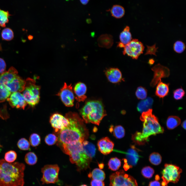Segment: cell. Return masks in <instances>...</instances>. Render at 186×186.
Here are the masks:
<instances>
[{
    "instance_id": "6da1fadb",
    "label": "cell",
    "mask_w": 186,
    "mask_h": 186,
    "mask_svg": "<svg viewBox=\"0 0 186 186\" xmlns=\"http://www.w3.org/2000/svg\"><path fill=\"white\" fill-rule=\"evenodd\" d=\"M65 115L69 119V123L59 131V141L62 144H71L87 139L89 132L83 120L75 112H69Z\"/></svg>"
},
{
    "instance_id": "7a4b0ae2",
    "label": "cell",
    "mask_w": 186,
    "mask_h": 186,
    "mask_svg": "<svg viewBox=\"0 0 186 186\" xmlns=\"http://www.w3.org/2000/svg\"><path fill=\"white\" fill-rule=\"evenodd\" d=\"M25 165L0 159V186H23Z\"/></svg>"
},
{
    "instance_id": "3957f363",
    "label": "cell",
    "mask_w": 186,
    "mask_h": 186,
    "mask_svg": "<svg viewBox=\"0 0 186 186\" xmlns=\"http://www.w3.org/2000/svg\"><path fill=\"white\" fill-rule=\"evenodd\" d=\"M152 111L151 109L142 113L140 119L143 122L142 131H137L132 136V140L138 144H144L149 141L150 136L164 133V128L159 124L157 118L152 114Z\"/></svg>"
},
{
    "instance_id": "277c9868",
    "label": "cell",
    "mask_w": 186,
    "mask_h": 186,
    "mask_svg": "<svg viewBox=\"0 0 186 186\" xmlns=\"http://www.w3.org/2000/svg\"><path fill=\"white\" fill-rule=\"evenodd\" d=\"M84 122L99 125L103 118L107 115L102 102L98 100L87 102L80 111Z\"/></svg>"
},
{
    "instance_id": "5b68a950",
    "label": "cell",
    "mask_w": 186,
    "mask_h": 186,
    "mask_svg": "<svg viewBox=\"0 0 186 186\" xmlns=\"http://www.w3.org/2000/svg\"><path fill=\"white\" fill-rule=\"evenodd\" d=\"M26 84L22 94L27 104L33 107L38 103L40 87L35 84V80L30 78L26 80Z\"/></svg>"
},
{
    "instance_id": "8992f818",
    "label": "cell",
    "mask_w": 186,
    "mask_h": 186,
    "mask_svg": "<svg viewBox=\"0 0 186 186\" xmlns=\"http://www.w3.org/2000/svg\"><path fill=\"white\" fill-rule=\"evenodd\" d=\"M182 171L179 167L172 164H165L161 172L162 186H167L169 182L176 183L179 180Z\"/></svg>"
},
{
    "instance_id": "52a82bcc",
    "label": "cell",
    "mask_w": 186,
    "mask_h": 186,
    "mask_svg": "<svg viewBox=\"0 0 186 186\" xmlns=\"http://www.w3.org/2000/svg\"><path fill=\"white\" fill-rule=\"evenodd\" d=\"M110 181V186H138L136 180L122 170L111 175Z\"/></svg>"
},
{
    "instance_id": "ba28073f",
    "label": "cell",
    "mask_w": 186,
    "mask_h": 186,
    "mask_svg": "<svg viewBox=\"0 0 186 186\" xmlns=\"http://www.w3.org/2000/svg\"><path fill=\"white\" fill-rule=\"evenodd\" d=\"M72 164H75L78 171L86 169L89 167L91 159L84 152L82 145L73 152L69 155Z\"/></svg>"
},
{
    "instance_id": "9c48e42d",
    "label": "cell",
    "mask_w": 186,
    "mask_h": 186,
    "mask_svg": "<svg viewBox=\"0 0 186 186\" xmlns=\"http://www.w3.org/2000/svg\"><path fill=\"white\" fill-rule=\"evenodd\" d=\"M59 168L56 164L45 165L41 169L43 176L41 181L43 184L54 183L58 180Z\"/></svg>"
},
{
    "instance_id": "30bf717a",
    "label": "cell",
    "mask_w": 186,
    "mask_h": 186,
    "mask_svg": "<svg viewBox=\"0 0 186 186\" xmlns=\"http://www.w3.org/2000/svg\"><path fill=\"white\" fill-rule=\"evenodd\" d=\"M123 48V53L124 55L126 54L133 59H137L143 53L144 47L138 40L133 39Z\"/></svg>"
},
{
    "instance_id": "8fae6325",
    "label": "cell",
    "mask_w": 186,
    "mask_h": 186,
    "mask_svg": "<svg viewBox=\"0 0 186 186\" xmlns=\"http://www.w3.org/2000/svg\"><path fill=\"white\" fill-rule=\"evenodd\" d=\"M138 151V150L134 145H132L125 153L126 158L123 159V168L125 171L132 167L137 164L140 157Z\"/></svg>"
},
{
    "instance_id": "7c38bea8",
    "label": "cell",
    "mask_w": 186,
    "mask_h": 186,
    "mask_svg": "<svg viewBox=\"0 0 186 186\" xmlns=\"http://www.w3.org/2000/svg\"><path fill=\"white\" fill-rule=\"evenodd\" d=\"M57 95L60 96L66 106L72 107L73 106L74 96L71 84L68 85L65 83L63 87Z\"/></svg>"
},
{
    "instance_id": "4fadbf2b",
    "label": "cell",
    "mask_w": 186,
    "mask_h": 186,
    "mask_svg": "<svg viewBox=\"0 0 186 186\" xmlns=\"http://www.w3.org/2000/svg\"><path fill=\"white\" fill-rule=\"evenodd\" d=\"M50 123L55 132L60 131L67 126L69 123L68 118L58 113L52 115L50 117Z\"/></svg>"
},
{
    "instance_id": "5bb4252c",
    "label": "cell",
    "mask_w": 186,
    "mask_h": 186,
    "mask_svg": "<svg viewBox=\"0 0 186 186\" xmlns=\"http://www.w3.org/2000/svg\"><path fill=\"white\" fill-rule=\"evenodd\" d=\"M151 69L154 72L153 77L150 83V86L152 87H154L158 82L161 81V78L168 77L170 74L169 69L159 64L155 65Z\"/></svg>"
},
{
    "instance_id": "9a60e30c",
    "label": "cell",
    "mask_w": 186,
    "mask_h": 186,
    "mask_svg": "<svg viewBox=\"0 0 186 186\" xmlns=\"http://www.w3.org/2000/svg\"><path fill=\"white\" fill-rule=\"evenodd\" d=\"M7 100L12 107L17 109L24 110L27 104L23 94L19 92L12 93Z\"/></svg>"
},
{
    "instance_id": "2e32d148",
    "label": "cell",
    "mask_w": 186,
    "mask_h": 186,
    "mask_svg": "<svg viewBox=\"0 0 186 186\" xmlns=\"http://www.w3.org/2000/svg\"><path fill=\"white\" fill-rule=\"evenodd\" d=\"M26 84V81L18 75L10 82L5 85L11 93L15 92H20L25 89Z\"/></svg>"
},
{
    "instance_id": "e0dca14e",
    "label": "cell",
    "mask_w": 186,
    "mask_h": 186,
    "mask_svg": "<svg viewBox=\"0 0 186 186\" xmlns=\"http://www.w3.org/2000/svg\"><path fill=\"white\" fill-rule=\"evenodd\" d=\"M114 144L107 137L103 138L97 142L99 150L104 155H107L111 153L113 150Z\"/></svg>"
},
{
    "instance_id": "ac0fdd59",
    "label": "cell",
    "mask_w": 186,
    "mask_h": 186,
    "mask_svg": "<svg viewBox=\"0 0 186 186\" xmlns=\"http://www.w3.org/2000/svg\"><path fill=\"white\" fill-rule=\"evenodd\" d=\"M105 74L109 81L111 83H117L121 80L122 74L118 68H112L108 69L105 71Z\"/></svg>"
},
{
    "instance_id": "d6986e66",
    "label": "cell",
    "mask_w": 186,
    "mask_h": 186,
    "mask_svg": "<svg viewBox=\"0 0 186 186\" xmlns=\"http://www.w3.org/2000/svg\"><path fill=\"white\" fill-rule=\"evenodd\" d=\"M87 90V87L84 83L79 82L75 86L74 91L75 94V99L78 102H84L87 97L85 95Z\"/></svg>"
},
{
    "instance_id": "ffe728a7",
    "label": "cell",
    "mask_w": 186,
    "mask_h": 186,
    "mask_svg": "<svg viewBox=\"0 0 186 186\" xmlns=\"http://www.w3.org/2000/svg\"><path fill=\"white\" fill-rule=\"evenodd\" d=\"M17 70L13 67H11L7 71L0 74V84L6 85L11 81L18 75Z\"/></svg>"
},
{
    "instance_id": "44dd1931",
    "label": "cell",
    "mask_w": 186,
    "mask_h": 186,
    "mask_svg": "<svg viewBox=\"0 0 186 186\" xmlns=\"http://www.w3.org/2000/svg\"><path fill=\"white\" fill-rule=\"evenodd\" d=\"M119 39L120 41L117 45V47L119 48H124L131 41V35L128 26H126L121 33Z\"/></svg>"
},
{
    "instance_id": "7402d4cb",
    "label": "cell",
    "mask_w": 186,
    "mask_h": 186,
    "mask_svg": "<svg viewBox=\"0 0 186 186\" xmlns=\"http://www.w3.org/2000/svg\"><path fill=\"white\" fill-rule=\"evenodd\" d=\"M97 41L99 47L107 49L111 48L113 43V37L107 34L101 35L98 38Z\"/></svg>"
},
{
    "instance_id": "603a6c76",
    "label": "cell",
    "mask_w": 186,
    "mask_h": 186,
    "mask_svg": "<svg viewBox=\"0 0 186 186\" xmlns=\"http://www.w3.org/2000/svg\"><path fill=\"white\" fill-rule=\"evenodd\" d=\"M82 146L85 153L92 160L96 153V148L95 145L88 141L84 140L82 142Z\"/></svg>"
},
{
    "instance_id": "cb8c5ba5",
    "label": "cell",
    "mask_w": 186,
    "mask_h": 186,
    "mask_svg": "<svg viewBox=\"0 0 186 186\" xmlns=\"http://www.w3.org/2000/svg\"><path fill=\"white\" fill-rule=\"evenodd\" d=\"M169 85L161 81L159 82L156 88V95L162 98L167 95L169 91Z\"/></svg>"
},
{
    "instance_id": "d4e9b609",
    "label": "cell",
    "mask_w": 186,
    "mask_h": 186,
    "mask_svg": "<svg viewBox=\"0 0 186 186\" xmlns=\"http://www.w3.org/2000/svg\"><path fill=\"white\" fill-rule=\"evenodd\" d=\"M153 102V99L150 97H148L146 99L141 101L137 105V110L141 113L147 111L151 109Z\"/></svg>"
},
{
    "instance_id": "484cf974",
    "label": "cell",
    "mask_w": 186,
    "mask_h": 186,
    "mask_svg": "<svg viewBox=\"0 0 186 186\" xmlns=\"http://www.w3.org/2000/svg\"><path fill=\"white\" fill-rule=\"evenodd\" d=\"M110 132L113 134L116 138L121 139L123 138L125 135V130L121 126H111L109 129Z\"/></svg>"
},
{
    "instance_id": "4316f807",
    "label": "cell",
    "mask_w": 186,
    "mask_h": 186,
    "mask_svg": "<svg viewBox=\"0 0 186 186\" xmlns=\"http://www.w3.org/2000/svg\"><path fill=\"white\" fill-rule=\"evenodd\" d=\"M88 176L93 180L103 181L105 178V175L103 170L99 168H96L93 170L91 173H89Z\"/></svg>"
},
{
    "instance_id": "83f0119b",
    "label": "cell",
    "mask_w": 186,
    "mask_h": 186,
    "mask_svg": "<svg viewBox=\"0 0 186 186\" xmlns=\"http://www.w3.org/2000/svg\"><path fill=\"white\" fill-rule=\"evenodd\" d=\"M181 122V119L178 117L171 116H169L167 119L166 126L168 129H172L178 126Z\"/></svg>"
},
{
    "instance_id": "f1b7e54d",
    "label": "cell",
    "mask_w": 186,
    "mask_h": 186,
    "mask_svg": "<svg viewBox=\"0 0 186 186\" xmlns=\"http://www.w3.org/2000/svg\"><path fill=\"white\" fill-rule=\"evenodd\" d=\"M112 16L117 18H120L123 16L125 13L123 7L119 5L113 6L111 10Z\"/></svg>"
},
{
    "instance_id": "f546056e",
    "label": "cell",
    "mask_w": 186,
    "mask_h": 186,
    "mask_svg": "<svg viewBox=\"0 0 186 186\" xmlns=\"http://www.w3.org/2000/svg\"><path fill=\"white\" fill-rule=\"evenodd\" d=\"M120 160L116 157L111 158L109 161L108 165L109 169L113 171L119 169L121 166Z\"/></svg>"
},
{
    "instance_id": "4dcf8cb0",
    "label": "cell",
    "mask_w": 186,
    "mask_h": 186,
    "mask_svg": "<svg viewBox=\"0 0 186 186\" xmlns=\"http://www.w3.org/2000/svg\"><path fill=\"white\" fill-rule=\"evenodd\" d=\"M11 94L4 85L0 84V103L4 102Z\"/></svg>"
},
{
    "instance_id": "1f68e13d",
    "label": "cell",
    "mask_w": 186,
    "mask_h": 186,
    "mask_svg": "<svg viewBox=\"0 0 186 186\" xmlns=\"http://www.w3.org/2000/svg\"><path fill=\"white\" fill-rule=\"evenodd\" d=\"M25 160L26 163L29 165H33L37 162V158L33 152H29L25 155Z\"/></svg>"
},
{
    "instance_id": "d6a6232c",
    "label": "cell",
    "mask_w": 186,
    "mask_h": 186,
    "mask_svg": "<svg viewBox=\"0 0 186 186\" xmlns=\"http://www.w3.org/2000/svg\"><path fill=\"white\" fill-rule=\"evenodd\" d=\"M161 157L160 154L157 152H153L149 157V160L153 165H158L161 162Z\"/></svg>"
},
{
    "instance_id": "836d02e7",
    "label": "cell",
    "mask_w": 186,
    "mask_h": 186,
    "mask_svg": "<svg viewBox=\"0 0 186 186\" xmlns=\"http://www.w3.org/2000/svg\"><path fill=\"white\" fill-rule=\"evenodd\" d=\"M10 15L8 11H5L0 9V27H5L6 24L9 21L8 17Z\"/></svg>"
},
{
    "instance_id": "e575fe53",
    "label": "cell",
    "mask_w": 186,
    "mask_h": 186,
    "mask_svg": "<svg viewBox=\"0 0 186 186\" xmlns=\"http://www.w3.org/2000/svg\"><path fill=\"white\" fill-rule=\"evenodd\" d=\"M18 147L23 150H30V143L25 138H22L18 141L17 143Z\"/></svg>"
},
{
    "instance_id": "d590c367",
    "label": "cell",
    "mask_w": 186,
    "mask_h": 186,
    "mask_svg": "<svg viewBox=\"0 0 186 186\" xmlns=\"http://www.w3.org/2000/svg\"><path fill=\"white\" fill-rule=\"evenodd\" d=\"M1 36L3 39L7 41H10L14 37L13 33L10 28H5L3 30Z\"/></svg>"
},
{
    "instance_id": "8d00e7d4",
    "label": "cell",
    "mask_w": 186,
    "mask_h": 186,
    "mask_svg": "<svg viewBox=\"0 0 186 186\" xmlns=\"http://www.w3.org/2000/svg\"><path fill=\"white\" fill-rule=\"evenodd\" d=\"M17 157V154L16 152L13 150H10L5 153L4 159L7 162L12 163L16 160Z\"/></svg>"
},
{
    "instance_id": "74e56055",
    "label": "cell",
    "mask_w": 186,
    "mask_h": 186,
    "mask_svg": "<svg viewBox=\"0 0 186 186\" xmlns=\"http://www.w3.org/2000/svg\"><path fill=\"white\" fill-rule=\"evenodd\" d=\"M30 143L33 147L38 146L41 142V138L37 134L33 133L32 134L29 138Z\"/></svg>"
},
{
    "instance_id": "f35d334b",
    "label": "cell",
    "mask_w": 186,
    "mask_h": 186,
    "mask_svg": "<svg viewBox=\"0 0 186 186\" xmlns=\"http://www.w3.org/2000/svg\"><path fill=\"white\" fill-rule=\"evenodd\" d=\"M147 92L144 88L140 86L138 87L135 92L136 95L138 99H144L147 96Z\"/></svg>"
},
{
    "instance_id": "ab89813d",
    "label": "cell",
    "mask_w": 186,
    "mask_h": 186,
    "mask_svg": "<svg viewBox=\"0 0 186 186\" xmlns=\"http://www.w3.org/2000/svg\"><path fill=\"white\" fill-rule=\"evenodd\" d=\"M141 173L143 176L149 179L151 178L154 173V171L152 167L149 166H146L143 168Z\"/></svg>"
},
{
    "instance_id": "60d3db41",
    "label": "cell",
    "mask_w": 186,
    "mask_h": 186,
    "mask_svg": "<svg viewBox=\"0 0 186 186\" xmlns=\"http://www.w3.org/2000/svg\"><path fill=\"white\" fill-rule=\"evenodd\" d=\"M57 137L54 134H50L47 135L45 138V143L48 145L54 144L58 140Z\"/></svg>"
},
{
    "instance_id": "b9f144b4",
    "label": "cell",
    "mask_w": 186,
    "mask_h": 186,
    "mask_svg": "<svg viewBox=\"0 0 186 186\" xmlns=\"http://www.w3.org/2000/svg\"><path fill=\"white\" fill-rule=\"evenodd\" d=\"M184 44L181 41L176 42L174 45V49L176 52L180 53L183 52L185 48Z\"/></svg>"
},
{
    "instance_id": "7bdbcfd3",
    "label": "cell",
    "mask_w": 186,
    "mask_h": 186,
    "mask_svg": "<svg viewBox=\"0 0 186 186\" xmlns=\"http://www.w3.org/2000/svg\"><path fill=\"white\" fill-rule=\"evenodd\" d=\"M185 92L182 88L177 89L173 92V97L176 100L182 99L184 96Z\"/></svg>"
},
{
    "instance_id": "ee69618b",
    "label": "cell",
    "mask_w": 186,
    "mask_h": 186,
    "mask_svg": "<svg viewBox=\"0 0 186 186\" xmlns=\"http://www.w3.org/2000/svg\"><path fill=\"white\" fill-rule=\"evenodd\" d=\"M6 64L4 60L0 58V74L5 71Z\"/></svg>"
},
{
    "instance_id": "f6af8a7d",
    "label": "cell",
    "mask_w": 186,
    "mask_h": 186,
    "mask_svg": "<svg viewBox=\"0 0 186 186\" xmlns=\"http://www.w3.org/2000/svg\"><path fill=\"white\" fill-rule=\"evenodd\" d=\"M91 185V186H105V184L102 181L92 180Z\"/></svg>"
},
{
    "instance_id": "bcb514c9",
    "label": "cell",
    "mask_w": 186,
    "mask_h": 186,
    "mask_svg": "<svg viewBox=\"0 0 186 186\" xmlns=\"http://www.w3.org/2000/svg\"><path fill=\"white\" fill-rule=\"evenodd\" d=\"M157 48L155 47V45H154L151 47H148V49L146 54H152L155 55V52Z\"/></svg>"
},
{
    "instance_id": "7dc6e473",
    "label": "cell",
    "mask_w": 186,
    "mask_h": 186,
    "mask_svg": "<svg viewBox=\"0 0 186 186\" xmlns=\"http://www.w3.org/2000/svg\"><path fill=\"white\" fill-rule=\"evenodd\" d=\"M149 186H161L160 183L157 180L150 182Z\"/></svg>"
},
{
    "instance_id": "c3c4849f",
    "label": "cell",
    "mask_w": 186,
    "mask_h": 186,
    "mask_svg": "<svg viewBox=\"0 0 186 186\" xmlns=\"http://www.w3.org/2000/svg\"><path fill=\"white\" fill-rule=\"evenodd\" d=\"M81 2L83 4L86 5L88 3L90 0H80Z\"/></svg>"
},
{
    "instance_id": "681fc988",
    "label": "cell",
    "mask_w": 186,
    "mask_h": 186,
    "mask_svg": "<svg viewBox=\"0 0 186 186\" xmlns=\"http://www.w3.org/2000/svg\"><path fill=\"white\" fill-rule=\"evenodd\" d=\"M186 120L184 121L182 124V127L185 130L186 129Z\"/></svg>"
},
{
    "instance_id": "f907efd6",
    "label": "cell",
    "mask_w": 186,
    "mask_h": 186,
    "mask_svg": "<svg viewBox=\"0 0 186 186\" xmlns=\"http://www.w3.org/2000/svg\"><path fill=\"white\" fill-rule=\"evenodd\" d=\"M33 38V36L30 35L29 36V40H31Z\"/></svg>"
},
{
    "instance_id": "816d5d0a",
    "label": "cell",
    "mask_w": 186,
    "mask_h": 186,
    "mask_svg": "<svg viewBox=\"0 0 186 186\" xmlns=\"http://www.w3.org/2000/svg\"><path fill=\"white\" fill-rule=\"evenodd\" d=\"M61 47L63 48H64L65 47V45L64 44H62L61 45Z\"/></svg>"
},
{
    "instance_id": "f5cc1de1",
    "label": "cell",
    "mask_w": 186,
    "mask_h": 186,
    "mask_svg": "<svg viewBox=\"0 0 186 186\" xmlns=\"http://www.w3.org/2000/svg\"><path fill=\"white\" fill-rule=\"evenodd\" d=\"M80 186H87L85 184H82V185H80Z\"/></svg>"
},
{
    "instance_id": "db71d44e",
    "label": "cell",
    "mask_w": 186,
    "mask_h": 186,
    "mask_svg": "<svg viewBox=\"0 0 186 186\" xmlns=\"http://www.w3.org/2000/svg\"><path fill=\"white\" fill-rule=\"evenodd\" d=\"M2 147V145H1L0 144V149H1V148Z\"/></svg>"
},
{
    "instance_id": "11a10c76",
    "label": "cell",
    "mask_w": 186,
    "mask_h": 186,
    "mask_svg": "<svg viewBox=\"0 0 186 186\" xmlns=\"http://www.w3.org/2000/svg\"><path fill=\"white\" fill-rule=\"evenodd\" d=\"M1 47L0 45V50H1Z\"/></svg>"
}]
</instances>
